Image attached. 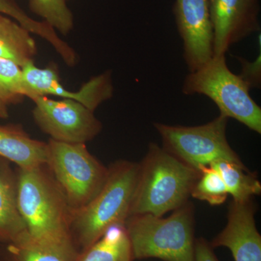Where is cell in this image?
Instances as JSON below:
<instances>
[{
  "label": "cell",
  "mask_w": 261,
  "mask_h": 261,
  "mask_svg": "<svg viewBox=\"0 0 261 261\" xmlns=\"http://www.w3.org/2000/svg\"><path fill=\"white\" fill-rule=\"evenodd\" d=\"M200 171L187 166L158 144L150 143L139 163L130 215L163 216L187 203Z\"/></svg>",
  "instance_id": "1"
},
{
  "label": "cell",
  "mask_w": 261,
  "mask_h": 261,
  "mask_svg": "<svg viewBox=\"0 0 261 261\" xmlns=\"http://www.w3.org/2000/svg\"><path fill=\"white\" fill-rule=\"evenodd\" d=\"M138 173L139 163L125 160L113 163L97 195L82 208L72 211L70 233L80 252L111 226L125 224L129 217Z\"/></svg>",
  "instance_id": "2"
},
{
  "label": "cell",
  "mask_w": 261,
  "mask_h": 261,
  "mask_svg": "<svg viewBox=\"0 0 261 261\" xmlns=\"http://www.w3.org/2000/svg\"><path fill=\"white\" fill-rule=\"evenodd\" d=\"M124 226L134 260L195 261V207L190 201L168 217L134 215Z\"/></svg>",
  "instance_id": "3"
},
{
  "label": "cell",
  "mask_w": 261,
  "mask_h": 261,
  "mask_svg": "<svg viewBox=\"0 0 261 261\" xmlns=\"http://www.w3.org/2000/svg\"><path fill=\"white\" fill-rule=\"evenodd\" d=\"M15 173L19 211L28 232L41 238L71 236V208L46 163L17 168Z\"/></svg>",
  "instance_id": "4"
},
{
  "label": "cell",
  "mask_w": 261,
  "mask_h": 261,
  "mask_svg": "<svg viewBox=\"0 0 261 261\" xmlns=\"http://www.w3.org/2000/svg\"><path fill=\"white\" fill-rule=\"evenodd\" d=\"M250 90L240 75L228 68L226 56H214L199 69L189 72L182 86L184 94L206 96L216 105L220 115L260 135L261 108Z\"/></svg>",
  "instance_id": "5"
},
{
  "label": "cell",
  "mask_w": 261,
  "mask_h": 261,
  "mask_svg": "<svg viewBox=\"0 0 261 261\" xmlns=\"http://www.w3.org/2000/svg\"><path fill=\"white\" fill-rule=\"evenodd\" d=\"M47 147L46 165L71 211L82 208L102 188L108 167L89 152L86 144L65 143L49 139Z\"/></svg>",
  "instance_id": "6"
},
{
  "label": "cell",
  "mask_w": 261,
  "mask_h": 261,
  "mask_svg": "<svg viewBox=\"0 0 261 261\" xmlns=\"http://www.w3.org/2000/svg\"><path fill=\"white\" fill-rule=\"evenodd\" d=\"M228 118L219 115L205 124L171 126L154 123L162 140V147L187 166L200 171L202 166L224 160L244 164L226 137Z\"/></svg>",
  "instance_id": "7"
},
{
  "label": "cell",
  "mask_w": 261,
  "mask_h": 261,
  "mask_svg": "<svg viewBox=\"0 0 261 261\" xmlns=\"http://www.w3.org/2000/svg\"><path fill=\"white\" fill-rule=\"evenodd\" d=\"M32 115L37 126L51 140L70 144H86L102 130L94 111L70 99H53L39 96Z\"/></svg>",
  "instance_id": "8"
},
{
  "label": "cell",
  "mask_w": 261,
  "mask_h": 261,
  "mask_svg": "<svg viewBox=\"0 0 261 261\" xmlns=\"http://www.w3.org/2000/svg\"><path fill=\"white\" fill-rule=\"evenodd\" d=\"M173 14L189 72L199 69L214 57V30L208 0H175Z\"/></svg>",
  "instance_id": "9"
},
{
  "label": "cell",
  "mask_w": 261,
  "mask_h": 261,
  "mask_svg": "<svg viewBox=\"0 0 261 261\" xmlns=\"http://www.w3.org/2000/svg\"><path fill=\"white\" fill-rule=\"evenodd\" d=\"M22 70L25 83L37 97L55 96L61 99H73L94 112L102 103L111 99L114 93L111 70L92 77L80 90L71 92L62 85L59 73L54 65L42 68L32 62L23 66Z\"/></svg>",
  "instance_id": "10"
},
{
  "label": "cell",
  "mask_w": 261,
  "mask_h": 261,
  "mask_svg": "<svg viewBox=\"0 0 261 261\" xmlns=\"http://www.w3.org/2000/svg\"><path fill=\"white\" fill-rule=\"evenodd\" d=\"M214 30V56L260 32L258 0H208Z\"/></svg>",
  "instance_id": "11"
},
{
  "label": "cell",
  "mask_w": 261,
  "mask_h": 261,
  "mask_svg": "<svg viewBox=\"0 0 261 261\" xmlns=\"http://www.w3.org/2000/svg\"><path fill=\"white\" fill-rule=\"evenodd\" d=\"M257 205L253 199L231 200L227 224L210 244L213 248L229 249L234 261H261V236L255 224Z\"/></svg>",
  "instance_id": "12"
},
{
  "label": "cell",
  "mask_w": 261,
  "mask_h": 261,
  "mask_svg": "<svg viewBox=\"0 0 261 261\" xmlns=\"http://www.w3.org/2000/svg\"><path fill=\"white\" fill-rule=\"evenodd\" d=\"M80 253L71 236L41 238L27 232L0 243V261H76Z\"/></svg>",
  "instance_id": "13"
},
{
  "label": "cell",
  "mask_w": 261,
  "mask_h": 261,
  "mask_svg": "<svg viewBox=\"0 0 261 261\" xmlns=\"http://www.w3.org/2000/svg\"><path fill=\"white\" fill-rule=\"evenodd\" d=\"M47 142L35 140L18 123L0 125V157L18 168H31L45 164Z\"/></svg>",
  "instance_id": "14"
},
{
  "label": "cell",
  "mask_w": 261,
  "mask_h": 261,
  "mask_svg": "<svg viewBox=\"0 0 261 261\" xmlns=\"http://www.w3.org/2000/svg\"><path fill=\"white\" fill-rule=\"evenodd\" d=\"M27 232L19 211L15 170L0 157V243L15 241Z\"/></svg>",
  "instance_id": "15"
},
{
  "label": "cell",
  "mask_w": 261,
  "mask_h": 261,
  "mask_svg": "<svg viewBox=\"0 0 261 261\" xmlns=\"http://www.w3.org/2000/svg\"><path fill=\"white\" fill-rule=\"evenodd\" d=\"M37 51L32 33L16 20L0 13V58L23 68L34 62Z\"/></svg>",
  "instance_id": "16"
},
{
  "label": "cell",
  "mask_w": 261,
  "mask_h": 261,
  "mask_svg": "<svg viewBox=\"0 0 261 261\" xmlns=\"http://www.w3.org/2000/svg\"><path fill=\"white\" fill-rule=\"evenodd\" d=\"M124 224L108 228L95 243L80 252L76 261H133Z\"/></svg>",
  "instance_id": "17"
},
{
  "label": "cell",
  "mask_w": 261,
  "mask_h": 261,
  "mask_svg": "<svg viewBox=\"0 0 261 261\" xmlns=\"http://www.w3.org/2000/svg\"><path fill=\"white\" fill-rule=\"evenodd\" d=\"M0 13L16 20L32 34H37L49 43L65 64H72L76 60V51L68 43L62 40L55 29L44 21H38L31 18L16 0H0Z\"/></svg>",
  "instance_id": "18"
},
{
  "label": "cell",
  "mask_w": 261,
  "mask_h": 261,
  "mask_svg": "<svg viewBox=\"0 0 261 261\" xmlns=\"http://www.w3.org/2000/svg\"><path fill=\"white\" fill-rule=\"evenodd\" d=\"M211 166L219 171L232 200L244 202L260 195V181L257 175L250 171L245 165L220 160L211 163Z\"/></svg>",
  "instance_id": "19"
},
{
  "label": "cell",
  "mask_w": 261,
  "mask_h": 261,
  "mask_svg": "<svg viewBox=\"0 0 261 261\" xmlns=\"http://www.w3.org/2000/svg\"><path fill=\"white\" fill-rule=\"evenodd\" d=\"M29 5L32 13L63 35H68L73 30L74 20L67 0H29Z\"/></svg>",
  "instance_id": "20"
},
{
  "label": "cell",
  "mask_w": 261,
  "mask_h": 261,
  "mask_svg": "<svg viewBox=\"0 0 261 261\" xmlns=\"http://www.w3.org/2000/svg\"><path fill=\"white\" fill-rule=\"evenodd\" d=\"M228 195L226 185L219 171L211 165L201 167L200 175L192 187L190 197L205 201L214 206L224 203Z\"/></svg>",
  "instance_id": "21"
},
{
  "label": "cell",
  "mask_w": 261,
  "mask_h": 261,
  "mask_svg": "<svg viewBox=\"0 0 261 261\" xmlns=\"http://www.w3.org/2000/svg\"><path fill=\"white\" fill-rule=\"evenodd\" d=\"M0 89L20 103L27 97L34 101L37 96L24 80L23 70L14 62L0 58Z\"/></svg>",
  "instance_id": "22"
},
{
  "label": "cell",
  "mask_w": 261,
  "mask_h": 261,
  "mask_svg": "<svg viewBox=\"0 0 261 261\" xmlns=\"http://www.w3.org/2000/svg\"><path fill=\"white\" fill-rule=\"evenodd\" d=\"M260 50L259 56L254 61H250L243 57H236L241 65L240 78L248 86L249 88H260L261 84Z\"/></svg>",
  "instance_id": "23"
},
{
  "label": "cell",
  "mask_w": 261,
  "mask_h": 261,
  "mask_svg": "<svg viewBox=\"0 0 261 261\" xmlns=\"http://www.w3.org/2000/svg\"><path fill=\"white\" fill-rule=\"evenodd\" d=\"M214 250L205 238H195V261H220Z\"/></svg>",
  "instance_id": "24"
},
{
  "label": "cell",
  "mask_w": 261,
  "mask_h": 261,
  "mask_svg": "<svg viewBox=\"0 0 261 261\" xmlns=\"http://www.w3.org/2000/svg\"><path fill=\"white\" fill-rule=\"evenodd\" d=\"M18 104L15 99L0 89V118L7 119L9 117V106Z\"/></svg>",
  "instance_id": "25"
},
{
  "label": "cell",
  "mask_w": 261,
  "mask_h": 261,
  "mask_svg": "<svg viewBox=\"0 0 261 261\" xmlns=\"http://www.w3.org/2000/svg\"><path fill=\"white\" fill-rule=\"evenodd\" d=\"M67 1H68V0H67Z\"/></svg>",
  "instance_id": "26"
}]
</instances>
